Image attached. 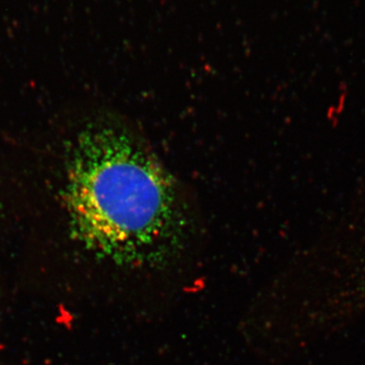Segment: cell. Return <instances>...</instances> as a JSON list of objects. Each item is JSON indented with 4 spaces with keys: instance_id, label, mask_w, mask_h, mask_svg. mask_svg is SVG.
Returning a JSON list of instances; mask_svg holds the SVG:
<instances>
[{
    "instance_id": "1",
    "label": "cell",
    "mask_w": 365,
    "mask_h": 365,
    "mask_svg": "<svg viewBox=\"0 0 365 365\" xmlns=\"http://www.w3.org/2000/svg\"><path fill=\"white\" fill-rule=\"evenodd\" d=\"M63 203L72 234L118 264L172 258L188 239L192 211L176 178L128 124L88 127L67 163Z\"/></svg>"
}]
</instances>
